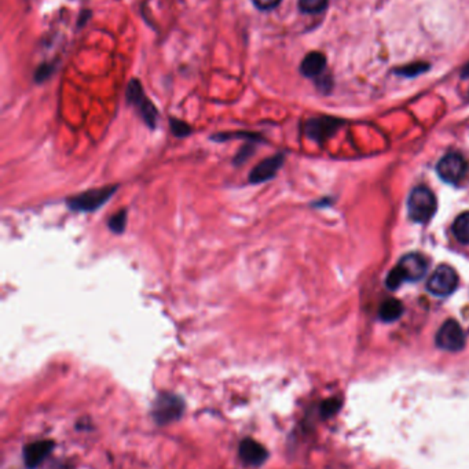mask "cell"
Masks as SVG:
<instances>
[{"mask_svg": "<svg viewBox=\"0 0 469 469\" xmlns=\"http://www.w3.org/2000/svg\"><path fill=\"white\" fill-rule=\"evenodd\" d=\"M186 413V401L179 394L171 391H160L153 399L149 415L158 427H167L179 421Z\"/></svg>", "mask_w": 469, "mask_h": 469, "instance_id": "6da1fadb", "label": "cell"}, {"mask_svg": "<svg viewBox=\"0 0 469 469\" xmlns=\"http://www.w3.org/2000/svg\"><path fill=\"white\" fill-rule=\"evenodd\" d=\"M427 272V261L420 254H408L387 276V287L396 289L405 282H418Z\"/></svg>", "mask_w": 469, "mask_h": 469, "instance_id": "7a4b0ae2", "label": "cell"}, {"mask_svg": "<svg viewBox=\"0 0 469 469\" xmlns=\"http://www.w3.org/2000/svg\"><path fill=\"white\" fill-rule=\"evenodd\" d=\"M117 190H118L117 184L89 190V191H84L81 194H77V195L66 199V205L74 212L93 213L112 198Z\"/></svg>", "mask_w": 469, "mask_h": 469, "instance_id": "3957f363", "label": "cell"}, {"mask_svg": "<svg viewBox=\"0 0 469 469\" xmlns=\"http://www.w3.org/2000/svg\"><path fill=\"white\" fill-rule=\"evenodd\" d=\"M408 212L414 222H427L436 212V199L431 190L423 185L415 187L408 199Z\"/></svg>", "mask_w": 469, "mask_h": 469, "instance_id": "277c9868", "label": "cell"}, {"mask_svg": "<svg viewBox=\"0 0 469 469\" xmlns=\"http://www.w3.org/2000/svg\"><path fill=\"white\" fill-rule=\"evenodd\" d=\"M127 100L128 103L135 106L139 111L142 120L151 129L157 127L158 120V111L151 100L146 98L145 92L142 90V86L138 80H131L127 88Z\"/></svg>", "mask_w": 469, "mask_h": 469, "instance_id": "5b68a950", "label": "cell"}, {"mask_svg": "<svg viewBox=\"0 0 469 469\" xmlns=\"http://www.w3.org/2000/svg\"><path fill=\"white\" fill-rule=\"evenodd\" d=\"M56 442L53 439H39L22 448L24 465L26 469H39L53 454Z\"/></svg>", "mask_w": 469, "mask_h": 469, "instance_id": "8992f818", "label": "cell"}, {"mask_svg": "<svg viewBox=\"0 0 469 469\" xmlns=\"http://www.w3.org/2000/svg\"><path fill=\"white\" fill-rule=\"evenodd\" d=\"M458 286V276L449 265H440L428 279L427 289L436 297H448Z\"/></svg>", "mask_w": 469, "mask_h": 469, "instance_id": "52a82bcc", "label": "cell"}, {"mask_svg": "<svg viewBox=\"0 0 469 469\" xmlns=\"http://www.w3.org/2000/svg\"><path fill=\"white\" fill-rule=\"evenodd\" d=\"M270 453L256 439L246 436L238 443V458L241 464L249 468H259L268 460Z\"/></svg>", "mask_w": 469, "mask_h": 469, "instance_id": "ba28073f", "label": "cell"}, {"mask_svg": "<svg viewBox=\"0 0 469 469\" xmlns=\"http://www.w3.org/2000/svg\"><path fill=\"white\" fill-rule=\"evenodd\" d=\"M438 347L448 351H460L465 346V335L455 320H448L439 328L436 334Z\"/></svg>", "mask_w": 469, "mask_h": 469, "instance_id": "9c48e42d", "label": "cell"}, {"mask_svg": "<svg viewBox=\"0 0 469 469\" xmlns=\"http://www.w3.org/2000/svg\"><path fill=\"white\" fill-rule=\"evenodd\" d=\"M468 165L461 154L450 153L438 163V175L446 182H458L464 179Z\"/></svg>", "mask_w": 469, "mask_h": 469, "instance_id": "30bf717a", "label": "cell"}, {"mask_svg": "<svg viewBox=\"0 0 469 469\" xmlns=\"http://www.w3.org/2000/svg\"><path fill=\"white\" fill-rule=\"evenodd\" d=\"M340 121L332 117H318V118H311L304 124V133L308 139H313L316 142H323L325 139L331 138L338 127Z\"/></svg>", "mask_w": 469, "mask_h": 469, "instance_id": "8fae6325", "label": "cell"}, {"mask_svg": "<svg viewBox=\"0 0 469 469\" xmlns=\"http://www.w3.org/2000/svg\"><path fill=\"white\" fill-rule=\"evenodd\" d=\"M283 161H285L283 154H276V155L268 157L267 160L258 163L251 170V173L248 176V181L251 184H262L264 181L271 180L281 169Z\"/></svg>", "mask_w": 469, "mask_h": 469, "instance_id": "7c38bea8", "label": "cell"}, {"mask_svg": "<svg viewBox=\"0 0 469 469\" xmlns=\"http://www.w3.org/2000/svg\"><path fill=\"white\" fill-rule=\"evenodd\" d=\"M326 68V56L321 53H310L306 55L301 65V73L304 77L314 78L318 77Z\"/></svg>", "mask_w": 469, "mask_h": 469, "instance_id": "4fadbf2b", "label": "cell"}, {"mask_svg": "<svg viewBox=\"0 0 469 469\" xmlns=\"http://www.w3.org/2000/svg\"><path fill=\"white\" fill-rule=\"evenodd\" d=\"M403 313V306L398 299H385L378 309V317L385 323L396 321Z\"/></svg>", "mask_w": 469, "mask_h": 469, "instance_id": "5bb4252c", "label": "cell"}, {"mask_svg": "<svg viewBox=\"0 0 469 469\" xmlns=\"http://www.w3.org/2000/svg\"><path fill=\"white\" fill-rule=\"evenodd\" d=\"M211 139L213 142H227V140H236V139H244V140L253 142V143H262V142H264V139H263L259 133H252V132H225V133H216Z\"/></svg>", "mask_w": 469, "mask_h": 469, "instance_id": "9a60e30c", "label": "cell"}, {"mask_svg": "<svg viewBox=\"0 0 469 469\" xmlns=\"http://www.w3.org/2000/svg\"><path fill=\"white\" fill-rule=\"evenodd\" d=\"M451 230L460 243L469 244V212L457 217Z\"/></svg>", "mask_w": 469, "mask_h": 469, "instance_id": "2e32d148", "label": "cell"}, {"mask_svg": "<svg viewBox=\"0 0 469 469\" xmlns=\"http://www.w3.org/2000/svg\"><path fill=\"white\" fill-rule=\"evenodd\" d=\"M108 227L113 234H124L126 227H127V210L123 209V210H118L117 213H114L108 221Z\"/></svg>", "mask_w": 469, "mask_h": 469, "instance_id": "e0dca14e", "label": "cell"}, {"mask_svg": "<svg viewBox=\"0 0 469 469\" xmlns=\"http://www.w3.org/2000/svg\"><path fill=\"white\" fill-rule=\"evenodd\" d=\"M328 6V0H299V9L304 14H318Z\"/></svg>", "mask_w": 469, "mask_h": 469, "instance_id": "ac0fdd59", "label": "cell"}, {"mask_svg": "<svg viewBox=\"0 0 469 469\" xmlns=\"http://www.w3.org/2000/svg\"><path fill=\"white\" fill-rule=\"evenodd\" d=\"M430 69V63L427 62H414V63H409L403 68L395 69V73L399 76H405V77H415L421 73L427 72Z\"/></svg>", "mask_w": 469, "mask_h": 469, "instance_id": "d6986e66", "label": "cell"}, {"mask_svg": "<svg viewBox=\"0 0 469 469\" xmlns=\"http://www.w3.org/2000/svg\"><path fill=\"white\" fill-rule=\"evenodd\" d=\"M169 127H171V132L175 138H186L193 132V129L190 128L188 124H186L185 121L178 120V118H171L169 120Z\"/></svg>", "mask_w": 469, "mask_h": 469, "instance_id": "ffe728a7", "label": "cell"}, {"mask_svg": "<svg viewBox=\"0 0 469 469\" xmlns=\"http://www.w3.org/2000/svg\"><path fill=\"white\" fill-rule=\"evenodd\" d=\"M255 150H256V143H252V142H248L246 145L237 153V155L234 157V161L233 163L236 166H240L243 163H246L253 154H255Z\"/></svg>", "mask_w": 469, "mask_h": 469, "instance_id": "44dd1931", "label": "cell"}, {"mask_svg": "<svg viewBox=\"0 0 469 469\" xmlns=\"http://www.w3.org/2000/svg\"><path fill=\"white\" fill-rule=\"evenodd\" d=\"M41 469H76L75 461L68 458H54L47 460Z\"/></svg>", "mask_w": 469, "mask_h": 469, "instance_id": "7402d4cb", "label": "cell"}, {"mask_svg": "<svg viewBox=\"0 0 469 469\" xmlns=\"http://www.w3.org/2000/svg\"><path fill=\"white\" fill-rule=\"evenodd\" d=\"M252 1L259 10H263V11H270L281 3V0H252Z\"/></svg>", "mask_w": 469, "mask_h": 469, "instance_id": "603a6c76", "label": "cell"}, {"mask_svg": "<svg viewBox=\"0 0 469 469\" xmlns=\"http://www.w3.org/2000/svg\"><path fill=\"white\" fill-rule=\"evenodd\" d=\"M336 408H338V401L336 399H329L321 406V412H322V415H332L333 412H336Z\"/></svg>", "mask_w": 469, "mask_h": 469, "instance_id": "cb8c5ba5", "label": "cell"}, {"mask_svg": "<svg viewBox=\"0 0 469 469\" xmlns=\"http://www.w3.org/2000/svg\"><path fill=\"white\" fill-rule=\"evenodd\" d=\"M51 72H53V68H50L49 65H43V66L39 69L38 72H36V81L40 83V81L46 80V78L51 74Z\"/></svg>", "mask_w": 469, "mask_h": 469, "instance_id": "d4e9b609", "label": "cell"}, {"mask_svg": "<svg viewBox=\"0 0 469 469\" xmlns=\"http://www.w3.org/2000/svg\"><path fill=\"white\" fill-rule=\"evenodd\" d=\"M90 418L89 417H84V418H81L80 421H77L76 423V430H79V431H89V430H93V424H90Z\"/></svg>", "mask_w": 469, "mask_h": 469, "instance_id": "484cf974", "label": "cell"}, {"mask_svg": "<svg viewBox=\"0 0 469 469\" xmlns=\"http://www.w3.org/2000/svg\"><path fill=\"white\" fill-rule=\"evenodd\" d=\"M461 77L463 78H469V62L464 66V69H463V72H461Z\"/></svg>", "mask_w": 469, "mask_h": 469, "instance_id": "4316f807", "label": "cell"}]
</instances>
